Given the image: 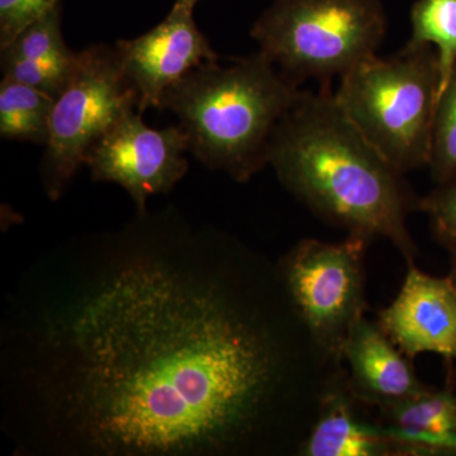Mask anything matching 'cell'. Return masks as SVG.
Masks as SVG:
<instances>
[{
    "label": "cell",
    "mask_w": 456,
    "mask_h": 456,
    "mask_svg": "<svg viewBox=\"0 0 456 456\" xmlns=\"http://www.w3.org/2000/svg\"><path fill=\"white\" fill-rule=\"evenodd\" d=\"M221 285L158 264L116 273L71 322V411L95 448L222 450L288 411L314 424L338 368L299 318L275 326Z\"/></svg>",
    "instance_id": "1"
},
{
    "label": "cell",
    "mask_w": 456,
    "mask_h": 456,
    "mask_svg": "<svg viewBox=\"0 0 456 456\" xmlns=\"http://www.w3.org/2000/svg\"><path fill=\"white\" fill-rule=\"evenodd\" d=\"M269 165L318 217L368 242L387 239L408 264L415 260L407 216L419 204L404 174L345 114L331 86L303 90L275 130Z\"/></svg>",
    "instance_id": "2"
},
{
    "label": "cell",
    "mask_w": 456,
    "mask_h": 456,
    "mask_svg": "<svg viewBox=\"0 0 456 456\" xmlns=\"http://www.w3.org/2000/svg\"><path fill=\"white\" fill-rule=\"evenodd\" d=\"M302 93L259 51L194 69L165 92L161 110L178 117L200 163L244 183L269 165L275 130Z\"/></svg>",
    "instance_id": "3"
},
{
    "label": "cell",
    "mask_w": 456,
    "mask_h": 456,
    "mask_svg": "<svg viewBox=\"0 0 456 456\" xmlns=\"http://www.w3.org/2000/svg\"><path fill=\"white\" fill-rule=\"evenodd\" d=\"M439 82L437 53L407 44L389 59L360 62L334 93L371 145L406 174L428 165Z\"/></svg>",
    "instance_id": "4"
},
{
    "label": "cell",
    "mask_w": 456,
    "mask_h": 456,
    "mask_svg": "<svg viewBox=\"0 0 456 456\" xmlns=\"http://www.w3.org/2000/svg\"><path fill=\"white\" fill-rule=\"evenodd\" d=\"M386 32L380 0H274L251 37L299 86L308 79L331 86L377 55Z\"/></svg>",
    "instance_id": "5"
},
{
    "label": "cell",
    "mask_w": 456,
    "mask_h": 456,
    "mask_svg": "<svg viewBox=\"0 0 456 456\" xmlns=\"http://www.w3.org/2000/svg\"><path fill=\"white\" fill-rule=\"evenodd\" d=\"M134 110L139 112V99L116 49L93 45L77 53L73 75L55 99L41 161L42 182L51 200L61 197L86 165L92 146Z\"/></svg>",
    "instance_id": "6"
},
{
    "label": "cell",
    "mask_w": 456,
    "mask_h": 456,
    "mask_svg": "<svg viewBox=\"0 0 456 456\" xmlns=\"http://www.w3.org/2000/svg\"><path fill=\"white\" fill-rule=\"evenodd\" d=\"M367 245L351 235L340 242L303 240L281 264V278L299 320L338 367L347 336L364 316Z\"/></svg>",
    "instance_id": "7"
},
{
    "label": "cell",
    "mask_w": 456,
    "mask_h": 456,
    "mask_svg": "<svg viewBox=\"0 0 456 456\" xmlns=\"http://www.w3.org/2000/svg\"><path fill=\"white\" fill-rule=\"evenodd\" d=\"M187 151V134L180 126L155 130L134 110L92 146L86 165L93 179L125 189L143 215L150 198L167 193L185 175Z\"/></svg>",
    "instance_id": "8"
},
{
    "label": "cell",
    "mask_w": 456,
    "mask_h": 456,
    "mask_svg": "<svg viewBox=\"0 0 456 456\" xmlns=\"http://www.w3.org/2000/svg\"><path fill=\"white\" fill-rule=\"evenodd\" d=\"M193 9L175 2L163 22L145 35L117 42L123 73L139 99V112L161 110L165 92L217 53L198 28Z\"/></svg>",
    "instance_id": "9"
},
{
    "label": "cell",
    "mask_w": 456,
    "mask_h": 456,
    "mask_svg": "<svg viewBox=\"0 0 456 456\" xmlns=\"http://www.w3.org/2000/svg\"><path fill=\"white\" fill-rule=\"evenodd\" d=\"M408 265L398 296L379 312L378 323L411 360L424 353L455 360L456 284Z\"/></svg>",
    "instance_id": "10"
},
{
    "label": "cell",
    "mask_w": 456,
    "mask_h": 456,
    "mask_svg": "<svg viewBox=\"0 0 456 456\" xmlns=\"http://www.w3.org/2000/svg\"><path fill=\"white\" fill-rule=\"evenodd\" d=\"M342 362L349 365V388L358 401L386 407L416 397L428 387L417 378L415 369L378 322L364 316L353 327Z\"/></svg>",
    "instance_id": "11"
},
{
    "label": "cell",
    "mask_w": 456,
    "mask_h": 456,
    "mask_svg": "<svg viewBox=\"0 0 456 456\" xmlns=\"http://www.w3.org/2000/svg\"><path fill=\"white\" fill-rule=\"evenodd\" d=\"M344 371L336 375L321 399L307 437L298 452L305 456H384L395 449L382 426L360 417Z\"/></svg>",
    "instance_id": "12"
},
{
    "label": "cell",
    "mask_w": 456,
    "mask_h": 456,
    "mask_svg": "<svg viewBox=\"0 0 456 456\" xmlns=\"http://www.w3.org/2000/svg\"><path fill=\"white\" fill-rule=\"evenodd\" d=\"M382 426L399 454H432L456 450V395L426 391L380 407Z\"/></svg>",
    "instance_id": "13"
},
{
    "label": "cell",
    "mask_w": 456,
    "mask_h": 456,
    "mask_svg": "<svg viewBox=\"0 0 456 456\" xmlns=\"http://www.w3.org/2000/svg\"><path fill=\"white\" fill-rule=\"evenodd\" d=\"M55 98L14 82L0 83V136L4 140L46 145Z\"/></svg>",
    "instance_id": "14"
},
{
    "label": "cell",
    "mask_w": 456,
    "mask_h": 456,
    "mask_svg": "<svg viewBox=\"0 0 456 456\" xmlns=\"http://www.w3.org/2000/svg\"><path fill=\"white\" fill-rule=\"evenodd\" d=\"M411 25L412 35L407 44L437 47L439 103L456 66V0H417L411 12Z\"/></svg>",
    "instance_id": "15"
},
{
    "label": "cell",
    "mask_w": 456,
    "mask_h": 456,
    "mask_svg": "<svg viewBox=\"0 0 456 456\" xmlns=\"http://www.w3.org/2000/svg\"><path fill=\"white\" fill-rule=\"evenodd\" d=\"M2 55L25 57L41 64L73 71L77 53L69 49L62 37L60 3L33 20L2 49Z\"/></svg>",
    "instance_id": "16"
},
{
    "label": "cell",
    "mask_w": 456,
    "mask_h": 456,
    "mask_svg": "<svg viewBox=\"0 0 456 456\" xmlns=\"http://www.w3.org/2000/svg\"><path fill=\"white\" fill-rule=\"evenodd\" d=\"M432 176L437 182H450L456 175V66L443 93L435 114L430 159Z\"/></svg>",
    "instance_id": "17"
},
{
    "label": "cell",
    "mask_w": 456,
    "mask_h": 456,
    "mask_svg": "<svg viewBox=\"0 0 456 456\" xmlns=\"http://www.w3.org/2000/svg\"><path fill=\"white\" fill-rule=\"evenodd\" d=\"M0 62H2L3 79L25 84L55 99L68 86L74 71H65L53 66L41 64L35 60L25 59V57L2 55Z\"/></svg>",
    "instance_id": "18"
},
{
    "label": "cell",
    "mask_w": 456,
    "mask_h": 456,
    "mask_svg": "<svg viewBox=\"0 0 456 456\" xmlns=\"http://www.w3.org/2000/svg\"><path fill=\"white\" fill-rule=\"evenodd\" d=\"M60 0H0V47L4 49L29 23Z\"/></svg>",
    "instance_id": "19"
},
{
    "label": "cell",
    "mask_w": 456,
    "mask_h": 456,
    "mask_svg": "<svg viewBox=\"0 0 456 456\" xmlns=\"http://www.w3.org/2000/svg\"><path fill=\"white\" fill-rule=\"evenodd\" d=\"M432 226L444 241L456 246V182L435 191L419 202Z\"/></svg>",
    "instance_id": "20"
},
{
    "label": "cell",
    "mask_w": 456,
    "mask_h": 456,
    "mask_svg": "<svg viewBox=\"0 0 456 456\" xmlns=\"http://www.w3.org/2000/svg\"><path fill=\"white\" fill-rule=\"evenodd\" d=\"M176 2L180 3V4L188 5V7L194 8V5L197 4L200 0H176Z\"/></svg>",
    "instance_id": "21"
},
{
    "label": "cell",
    "mask_w": 456,
    "mask_h": 456,
    "mask_svg": "<svg viewBox=\"0 0 456 456\" xmlns=\"http://www.w3.org/2000/svg\"><path fill=\"white\" fill-rule=\"evenodd\" d=\"M456 248V246H455ZM452 281H454V283L456 284V250L454 255V259H452Z\"/></svg>",
    "instance_id": "22"
}]
</instances>
